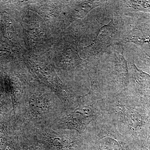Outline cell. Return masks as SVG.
<instances>
[{
  "label": "cell",
  "instance_id": "obj_3",
  "mask_svg": "<svg viewBox=\"0 0 150 150\" xmlns=\"http://www.w3.org/2000/svg\"><path fill=\"white\" fill-rule=\"evenodd\" d=\"M21 128L12 112L0 109V150H21Z\"/></svg>",
  "mask_w": 150,
  "mask_h": 150
},
{
  "label": "cell",
  "instance_id": "obj_2",
  "mask_svg": "<svg viewBox=\"0 0 150 150\" xmlns=\"http://www.w3.org/2000/svg\"><path fill=\"white\" fill-rule=\"evenodd\" d=\"M116 16L109 23L100 28L96 38L86 47L88 59L102 58L103 54L113 44L120 42L124 20L121 15L117 13Z\"/></svg>",
  "mask_w": 150,
  "mask_h": 150
},
{
  "label": "cell",
  "instance_id": "obj_5",
  "mask_svg": "<svg viewBox=\"0 0 150 150\" xmlns=\"http://www.w3.org/2000/svg\"><path fill=\"white\" fill-rule=\"evenodd\" d=\"M19 144L21 150H48L37 140L22 130Z\"/></svg>",
  "mask_w": 150,
  "mask_h": 150
},
{
  "label": "cell",
  "instance_id": "obj_4",
  "mask_svg": "<svg viewBox=\"0 0 150 150\" xmlns=\"http://www.w3.org/2000/svg\"><path fill=\"white\" fill-rule=\"evenodd\" d=\"M88 107L80 106L74 112L63 116L52 126L54 130L59 129H74L81 133L89 121Z\"/></svg>",
  "mask_w": 150,
  "mask_h": 150
},
{
  "label": "cell",
  "instance_id": "obj_1",
  "mask_svg": "<svg viewBox=\"0 0 150 150\" xmlns=\"http://www.w3.org/2000/svg\"><path fill=\"white\" fill-rule=\"evenodd\" d=\"M64 105L57 96L25 95L13 113L21 128L52 127L63 117Z\"/></svg>",
  "mask_w": 150,
  "mask_h": 150
}]
</instances>
